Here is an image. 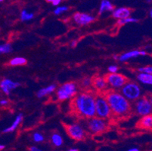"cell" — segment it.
<instances>
[{
  "mask_svg": "<svg viewBox=\"0 0 152 151\" xmlns=\"http://www.w3.org/2000/svg\"><path fill=\"white\" fill-rule=\"evenodd\" d=\"M76 113L84 118H92L95 115V98L92 94L83 92L79 94L72 104Z\"/></svg>",
  "mask_w": 152,
  "mask_h": 151,
  "instance_id": "6da1fadb",
  "label": "cell"
},
{
  "mask_svg": "<svg viewBox=\"0 0 152 151\" xmlns=\"http://www.w3.org/2000/svg\"><path fill=\"white\" fill-rule=\"evenodd\" d=\"M105 99L110 106L111 113L117 116H125L131 112V105L129 101L117 91H109Z\"/></svg>",
  "mask_w": 152,
  "mask_h": 151,
  "instance_id": "7a4b0ae2",
  "label": "cell"
},
{
  "mask_svg": "<svg viewBox=\"0 0 152 151\" xmlns=\"http://www.w3.org/2000/svg\"><path fill=\"white\" fill-rule=\"evenodd\" d=\"M122 95L130 101H135L141 97L142 91L138 84L132 82H126L122 87Z\"/></svg>",
  "mask_w": 152,
  "mask_h": 151,
  "instance_id": "3957f363",
  "label": "cell"
},
{
  "mask_svg": "<svg viewBox=\"0 0 152 151\" xmlns=\"http://www.w3.org/2000/svg\"><path fill=\"white\" fill-rule=\"evenodd\" d=\"M111 113L110 106L104 97L98 96L95 98V114L99 118H109Z\"/></svg>",
  "mask_w": 152,
  "mask_h": 151,
  "instance_id": "277c9868",
  "label": "cell"
},
{
  "mask_svg": "<svg viewBox=\"0 0 152 151\" xmlns=\"http://www.w3.org/2000/svg\"><path fill=\"white\" fill-rule=\"evenodd\" d=\"M77 88L75 83L67 82L62 85L57 91L58 99L65 101L77 95Z\"/></svg>",
  "mask_w": 152,
  "mask_h": 151,
  "instance_id": "5b68a950",
  "label": "cell"
},
{
  "mask_svg": "<svg viewBox=\"0 0 152 151\" xmlns=\"http://www.w3.org/2000/svg\"><path fill=\"white\" fill-rule=\"evenodd\" d=\"M87 128L93 135H98L107 129V123L104 119L93 116L87 122Z\"/></svg>",
  "mask_w": 152,
  "mask_h": 151,
  "instance_id": "8992f818",
  "label": "cell"
},
{
  "mask_svg": "<svg viewBox=\"0 0 152 151\" xmlns=\"http://www.w3.org/2000/svg\"><path fill=\"white\" fill-rule=\"evenodd\" d=\"M67 135L75 141H83L86 138V133L84 128L79 124H71L65 125Z\"/></svg>",
  "mask_w": 152,
  "mask_h": 151,
  "instance_id": "52a82bcc",
  "label": "cell"
},
{
  "mask_svg": "<svg viewBox=\"0 0 152 151\" xmlns=\"http://www.w3.org/2000/svg\"><path fill=\"white\" fill-rule=\"evenodd\" d=\"M135 112L142 116L151 114L152 111L151 101L146 97L139 98L135 103Z\"/></svg>",
  "mask_w": 152,
  "mask_h": 151,
  "instance_id": "ba28073f",
  "label": "cell"
},
{
  "mask_svg": "<svg viewBox=\"0 0 152 151\" xmlns=\"http://www.w3.org/2000/svg\"><path fill=\"white\" fill-rule=\"evenodd\" d=\"M104 79H105L107 84L115 88H122L127 82V79L124 76L117 73H110V74H107Z\"/></svg>",
  "mask_w": 152,
  "mask_h": 151,
  "instance_id": "9c48e42d",
  "label": "cell"
},
{
  "mask_svg": "<svg viewBox=\"0 0 152 151\" xmlns=\"http://www.w3.org/2000/svg\"><path fill=\"white\" fill-rule=\"evenodd\" d=\"M95 19V18L94 17L89 15V14L77 12V13L74 14V20L76 23H77L80 26H85V25L89 24V23L94 21Z\"/></svg>",
  "mask_w": 152,
  "mask_h": 151,
  "instance_id": "30bf717a",
  "label": "cell"
},
{
  "mask_svg": "<svg viewBox=\"0 0 152 151\" xmlns=\"http://www.w3.org/2000/svg\"><path fill=\"white\" fill-rule=\"evenodd\" d=\"M20 84L17 82H14L9 79H5L2 80L0 83V88L1 90L3 91L5 95H10L11 91L12 90L15 89L18 86H20Z\"/></svg>",
  "mask_w": 152,
  "mask_h": 151,
  "instance_id": "8fae6325",
  "label": "cell"
},
{
  "mask_svg": "<svg viewBox=\"0 0 152 151\" xmlns=\"http://www.w3.org/2000/svg\"><path fill=\"white\" fill-rule=\"evenodd\" d=\"M147 55L146 52L145 51H139V50H133V51H130V52H126V53L123 54L121 56L119 57L118 60L120 61H126L129 60L131 58H136V57H139L140 55L142 56H145V55Z\"/></svg>",
  "mask_w": 152,
  "mask_h": 151,
  "instance_id": "7c38bea8",
  "label": "cell"
},
{
  "mask_svg": "<svg viewBox=\"0 0 152 151\" xmlns=\"http://www.w3.org/2000/svg\"><path fill=\"white\" fill-rule=\"evenodd\" d=\"M137 127L142 129H151L152 127V116L151 114L145 115L139 121Z\"/></svg>",
  "mask_w": 152,
  "mask_h": 151,
  "instance_id": "4fadbf2b",
  "label": "cell"
},
{
  "mask_svg": "<svg viewBox=\"0 0 152 151\" xmlns=\"http://www.w3.org/2000/svg\"><path fill=\"white\" fill-rule=\"evenodd\" d=\"M131 15V11L129 10V8H118L117 9H114L113 10V17L117 19H124L130 16Z\"/></svg>",
  "mask_w": 152,
  "mask_h": 151,
  "instance_id": "5bb4252c",
  "label": "cell"
},
{
  "mask_svg": "<svg viewBox=\"0 0 152 151\" xmlns=\"http://www.w3.org/2000/svg\"><path fill=\"white\" fill-rule=\"evenodd\" d=\"M22 120H23V114L20 113V114H18L16 116V118H15V120H14V122L12 123V124L10 126L6 128L5 130H3V132L9 133L15 131V130L17 129L18 127L19 126V125L22 123Z\"/></svg>",
  "mask_w": 152,
  "mask_h": 151,
  "instance_id": "9a60e30c",
  "label": "cell"
},
{
  "mask_svg": "<svg viewBox=\"0 0 152 151\" xmlns=\"http://www.w3.org/2000/svg\"><path fill=\"white\" fill-rule=\"evenodd\" d=\"M56 88H57V86L55 85H54V84H52V85H49V86L45 87V88H41V89H39L37 91V97L39 98H43V97L46 96V95H49V94H51L52 92H53V91L56 89Z\"/></svg>",
  "mask_w": 152,
  "mask_h": 151,
  "instance_id": "2e32d148",
  "label": "cell"
},
{
  "mask_svg": "<svg viewBox=\"0 0 152 151\" xmlns=\"http://www.w3.org/2000/svg\"><path fill=\"white\" fill-rule=\"evenodd\" d=\"M114 10V6L109 0H102L99 8V14L106 12H112Z\"/></svg>",
  "mask_w": 152,
  "mask_h": 151,
  "instance_id": "e0dca14e",
  "label": "cell"
},
{
  "mask_svg": "<svg viewBox=\"0 0 152 151\" xmlns=\"http://www.w3.org/2000/svg\"><path fill=\"white\" fill-rule=\"evenodd\" d=\"M138 80L145 85H151L152 84V75L149 73H140L137 77Z\"/></svg>",
  "mask_w": 152,
  "mask_h": 151,
  "instance_id": "ac0fdd59",
  "label": "cell"
},
{
  "mask_svg": "<svg viewBox=\"0 0 152 151\" xmlns=\"http://www.w3.org/2000/svg\"><path fill=\"white\" fill-rule=\"evenodd\" d=\"M51 142H52V144L55 147H59L62 146V144L64 143V141L61 135L59 133L55 132L51 135Z\"/></svg>",
  "mask_w": 152,
  "mask_h": 151,
  "instance_id": "d6986e66",
  "label": "cell"
},
{
  "mask_svg": "<svg viewBox=\"0 0 152 151\" xmlns=\"http://www.w3.org/2000/svg\"><path fill=\"white\" fill-rule=\"evenodd\" d=\"M93 85L95 87V88H97L98 90H103L105 89L106 87H107V82H106V80L104 78H102V77H97L93 80Z\"/></svg>",
  "mask_w": 152,
  "mask_h": 151,
  "instance_id": "ffe728a7",
  "label": "cell"
},
{
  "mask_svg": "<svg viewBox=\"0 0 152 151\" xmlns=\"http://www.w3.org/2000/svg\"><path fill=\"white\" fill-rule=\"evenodd\" d=\"M9 63L12 66H21V65H25L27 63V60L22 57H17V58L12 59Z\"/></svg>",
  "mask_w": 152,
  "mask_h": 151,
  "instance_id": "44dd1931",
  "label": "cell"
},
{
  "mask_svg": "<svg viewBox=\"0 0 152 151\" xmlns=\"http://www.w3.org/2000/svg\"><path fill=\"white\" fill-rule=\"evenodd\" d=\"M139 21L137 18H130V17H128V18H126L124 19H120L117 21V24L119 25H124L126 24V23H136V22Z\"/></svg>",
  "mask_w": 152,
  "mask_h": 151,
  "instance_id": "7402d4cb",
  "label": "cell"
},
{
  "mask_svg": "<svg viewBox=\"0 0 152 151\" xmlns=\"http://www.w3.org/2000/svg\"><path fill=\"white\" fill-rule=\"evenodd\" d=\"M34 13H30V12H28L26 10H23L21 12V13H20V19L23 21L31 20V19L34 18Z\"/></svg>",
  "mask_w": 152,
  "mask_h": 151,
  "instance_id": "603a6c76",
  "label": "cell"
},
{
  "mask_svg": "<svg viewBox=\"0 0 152 151\" xmlns=\"http://www.w3.org/2000/svg\"><path fill=\"white\" fill-rule=\"evenodd\" d=\"M12 52V47L10 44H2L0 45V55L8 54Z\"/></svg>",
  "mask_w": 152,
  "mask_h": 151,
  "instance_id": "cb8c5ba5",
  "label": "cell"
},
{
  "mask_svg": "<svg viewBox=\"0 0 152 151\" xmlns=\"http://www.w3.org/2000/svg\"><path fill=\"white\" fill-rule=\"evenodd\" d=\"M33 140L35 142H37V143H39V142L40 143V142H42L44 141V137L41 133L35 132L33 135Z\"/></svg>",
  "mask_w": 152,
  "mask_h": 151,
  "instance_id": "d4e9b609",
  "label": "cell"
},
{
  "mask_svg": "<svg viewBox=\"0 0 152 151\" xmlns=\"http://www.w3.org/2000/svg\"><path fill=\"white\" fill-rule=\"evenodd\" d=\"M68 10V7L67 6H60V7H58L56 9H55L54 11V14L56 15H61V13L64 12H67Z\"/></svg>",
  "mask_w": 152,
  "mask_h": 151,
  "instance_id": "484cf974",
  "label": "cell"
},
{
  "mask_svg": "<svg viewBox=\"0 0 152 151\" xmlns=\"http://www.w3.org/2000/svg\"><path fill=\"white\" fill-rule=\"evenodd\" d=\"M139 71L141 72V73H149V74H151V73H152V67L151 66H143V67H140V68H139Z\"/></svg>",
  "mask_w": 152,
  "mask_h": 151,
  "instance_id": "4316f807",
  "label": "cell"
},
{
  "mask_svg": "<svg viewBox=\"0 0 152 151\" xmlns=\"http://www.w3.org/2000/svg\"><path fill=\"white\" fill-rule=\"evenodd\" d=\"M83 86L84 87H89L90 86L91 84H92V80L90 78H85L82 81Z\"/></svg>",
  "mask_w": 152,
  "mask_h": 151,
  "instance_id": "83f0119b",
  "label": "cell"
},
{
  "mask_svg": "<svg viewBox=\"0 0 152 151\" xmlns=\"http://www.w3.org/2000/svg\"><path fill=\"white\" fill-rule=\"evenodd\" d=\"M108 70L110 73H115L118 71V66H115V65H112L108 67Z\"/></svg>",
  "mask_w": 152,
  "mask_h": 151,
  "instance_id": "f1b7e54d",
  "label": "cell"
},
{
  "mask_svg": "<svg viewBox=\"0 0 152 151\" xmlns=\"http://www.w3.org/2000/svg\"><path fill=\"white\" fill-rule=\"evenodd\" d=\"M9 104V101L6 99H2L0 101V105L1 106H6Z\"/></svg>",
  "mask_w": 152,
  "mask_h": 151,
  "instance_id": "f546056e",
  "label": "cell"
},
{
  "mask_svg": "<svg viewBox=\"0 0 152 151\" xmlns=\"http://www.w3.org/2000/svg\"><path fill=\"white\" fill-rule=\"evenodd\" d=\"M61 0H52V3L55 6H57V5H58L61 3Z\"/></svg>",
  "mask_w": 152,
  "mask_h": 151,
  "instance_id": "4dcf8cb0",
  "label": "cell"
},
{
  "mask_svg": "<svg viewBox=\"0 0 152 151\" xmlns=\"http://www.w3.org/2000/svg\"><path fill=\"white\" fill-rule=\"evenodd\" d=\"M29 150H30V151H42V150L39 149L38 147H34V146L30 147L29 148Z\"/></svg>",
  "mask_w": 152,
  "mask_h": 151,
  "instance_id": "1f68e13d",
  "label": "cell"
},
{
  "mask_svg": "<svg viewBox=\"0 0 152 151\" xmlns=\"http://www.w3.org/2000/svg\"><path fill=\"white\" fill-rule=\"evenodd\" d=\"M127 151H140V150H139L138 149V148L134 147V148H131V149L128 150H127Z\"/></svg>",
  "mask_w": 152,
  "mask_h": 151,
  "instance_id": "d6a6232c",
  "label": "cell"
},
{
  "mask_svg": "<svg viewBox=\"0 0 152 151\" xmlns=\"http://www.w3.org/2000/svg\"><path fill=\"white\" fill-rule=\"evenodd\" d=\"M76 45H77V42L76 41H73L71 43H70V45H71L72 47H74Z\"/></svg>",
  "mask_w": 152,
  "mask_h": 151,
  "instance_id": "836d02e7",
  "label": "cell"
},
{
  "mask_svg": "<svg viewBox=\"0 0 152 151\" xmlns=\"http://www.w3.org/2000/svg\"><path fill=\"white\" fill-rule=\"evenodd\" d=\"M5 145H2V144H0V151L2 150L5 149Z\"/></svg>",
  "mask_w": 152,
  "mask_h": 151,
  "instance_id": "e575fe53",
  "label": "cell"
},
{
  "mask_svg": "<svg viewBox=\"0 0 152 151\" xmlns=\"http://www.w3.org/2000/svg\"><path fill=\"white\" fill-rule=\"evenodd\" d=\"M67 151H79V150L77 149V148H72V149L69 150Z\"/></svg>",
  "mask_w": 152,
  "mask_h": 151,
  "instance_id": "d590c367",
  "label": "cell"
},
{
  "mask_svg": "<svg viewBox=\"0 0 152 151\" xmlns=\"http://www.w3.org/2000/svg\"><path fill=\"white\" fill-rule=\"evenodd\" d=\"M114 58L115 59V60H118L119 57L117 56V55H114Z\"/></svg>",
  "mask_w": 152,
  "mask_h": 151,
  "instance_id": "8d00e7d4",
  "label": "cell"
},
{
  "mask_svg": "<svg viewBox=\"0 0 152 151\" xmlns=\"http://www.w3.org/2000/svg\"><path fill=\"white\" fill-rule=\"evenodd\" d=\"M149 15H150V17H151H151H152V10H151H151H150V12H149Z\"/></svg>",
  "mask_w": 152,
  "mask_h": 151,
  "instance_id": "74e56055",
  "label": "cell"
},
{
  "mask_svg": "<svg viewBox=\"0 0 152 151\" xmlns=\"http://www.w3.org/2000/svg\"><path fill=\"white\" fill-rule=\"evenodd\" d=\"M52 0H46V2H52Z\"/></svg>",
  "mask_w": 152,
  "mask_h": 151,
  "instance_id": "f35d334b",
  "label": "cell"
},
{
  "mask_svg": "<svg viewBox=\"0 0 152 151\" xmlns=\"http://www.w3.org/2000/svg\"><path fill=\"white\" fill-rule=\"evenodd\" d=\"M148 2L151 3V0H148Z\"/></svg>",
  "mask_w": 152,
  "mask_h": 151,
  "instance_id": "ab89813d",
  "label": "cell"
},
{
  "mask_svg": "<svg viewBox=\"0 0 152 151\" xmlns=\"http://www.w3.org/2000/svg\"><path fill=\"white\" fill-rule=\"evenodd\" d=\"M3 1H4V0H0V2H3Z\"/></svg>",
  "mask_w": 152,
  "mask_h": 151,
  "instance_id": "60d3db41",
  "label": "cell"
}]
</instances>
